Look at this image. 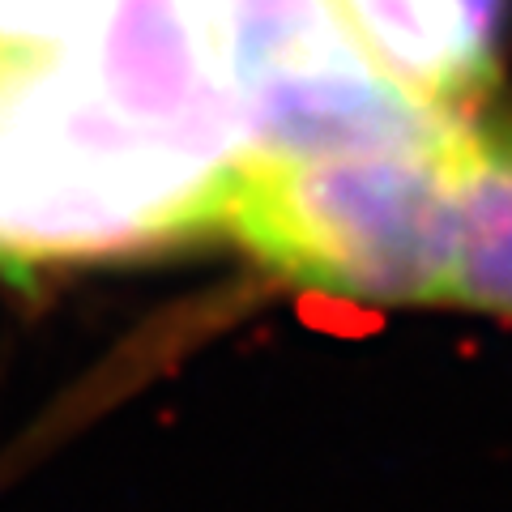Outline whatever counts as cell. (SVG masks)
<instances>
[{
  "instance_id": "obj_3",
  "label": "cell",
  "mask_w": 512,
  "mask_h": 512,
  "mask_svg": "<svg viewBox=\"0 0 512 512\" xmlns=\"http://www.w3.org/2000/svg\"><path fill=\"white\" fill-rule=\"evenodd\" d=\"M350 35L397 86L444 111H474L500 77L508 0H333Z\"/></svg>"
},
{
  "instance_id": "obj_4",
  "label": "cell",
  "mask_w": 512,
  "mask_h": 512,
  "mask_svg": "<svg viewBox=\"0 0 512 512\" xmlns=\"http://www.w3.org/2000/svg\"><path fill=\"white\" fill-rule=\"evenodd\" d=\"M444 303L512 320V116L474 107L453 137Z\"/></svg>"
},
{
  "instance_id": "obj_5",
  "label": "cell",
  "mask_w": 512,
  "mask_h": 512,
  "mask_svg": "<svg viewBox=\"0 0 512 512\" xmlns=\"http://www.w3.org/2000/svg\"><path fill=\"white\" fill-rule=\"evenodd\" d=\"M116 0H0V60L77 56L99 39Z\"/></svg>"
},
{
  "instance_id": "obj_1",
  "label": "cell",
  "mask_w": 512,
  "mask_h": 512,
  "mask_svg": "<svg viewBox=\"0 0 512 512\" xmlns=\"http://www.w3.org/2000/svg\"><path fill=\"white\" fill-rule=\"evenodd\" d=\"M227 180L124 116L86 56L0 60V274L218 235Z\"/></svg>"
},
{
  "instance_id": "obj_2",
  "label": "cell",
  "mask_w": 512,
  "mask_h": 512,
  "mask_svg": "<svg viewBox=\"0 0 512 512\" xmlns=\"http://www.w3.org/2000/svg\"><path fill=\"white\" fill-rule=\"evenodd\" d=\"M461 116L406 137L244 154L218 235L316 295L367 308L444 303Z\"/></svg>"
}]
</instances>
